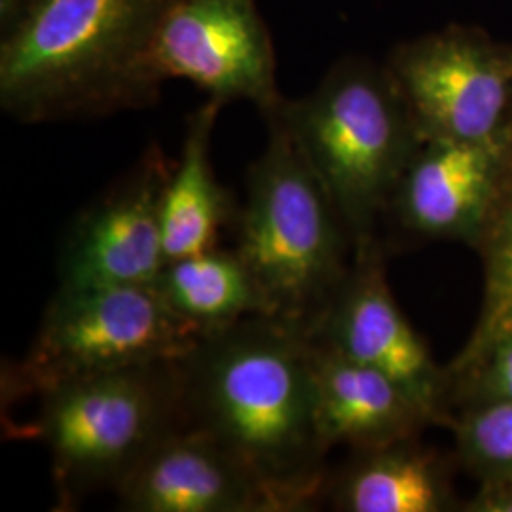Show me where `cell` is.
Segmentation results:
<instances>
[{"label":"cell","mask_w":512,"mask_h":512,"mask_svg":"<svg viewBox=\"0 0 512 512\" xmlns=\"http://www.w3.org/2000/svg\"><path fill=\"white\" fill-rule=\"evenodd\" d=\"M198 340L154 285L57 287L31 346L2 370V401L129 366L177 361Z\"/></svg>","instance_id":"obj_6"},{"label":"cell","mask_w":512,"mask_h":512,"mask_svg":"<svg viewBox=\"0 0 512 512\" xmlns=\"http://www.w3.org/2000/svg\"><path fill=\"white\" fill-rule=\"evenodd\" d=\"M323 503L342 512H440L452 507V492L439 459L412 437L353 450L329 473Z\"/></svg>","instance_id":"obj_15"},{"label":"cell","mask_w":512,"mask_h":512,"mask_svg":"<svg viewBox=\"0 0 512 512\" xmlns=\"http://www.w3.org/2000/svg\"><path fill=\"white\" fill-rule=\"evenodd\" d=\"M37 399L35 416L18 431L50 452L57 511L116 492L165 437L184 427L179 359L63 382Z\"/></svg>","instance_id":"obj_4"},{"label":"cell","mask_w":512,"mask_h":512,"mask_svg":"<svg viewBox=\"0 0 512 512\" xmlns=\"http://www.w3.org/2000/svg\"><path fill=\"white\" fill-rule=\"evenodd\" d=\"M467 511L512 512V473L484 476Z\"/></svg>","instance_id":"obj_20"},{"label":"cell","mask_w":512,"mask_h":512,"mask_svg":"<svg viewBox=\"0 0 512 512\" xmlns=\"http://www.w3.org/2000/svg\"><path fill=\"white\" fill-rule=\"evenodd\" d=\"M179 370L184 427L241 459L279 512L323 503L330 450L317 423L308 330L272 315L247 317L202 336Z\"/></svg>","instance_id":"obj_1"},{"label":"cell","mask_w":512,"mask_h":512,"mask_svg":"<svg viewBox=\"0 0 512 512\" xmlns=\"http://www.w3.org/2000/svg\"><path fill=\"white\" fill-rule=\"evenodd\" d=\"M220 103L207 99L186 120L183 148L171 167L162 196V232L167 260L219 245L222 228L236 224L239 207L219 183L211 141Z\"/></svg>","instance_id":"obj_14"},{"label":"cell","mask_w":512,"mask_h":512,"mask_svg":"<svg viewBox=\"0 0 512 512\" xmlns=\"http://www.w3.org/2000/svg\"><path fill=\"white\" fill-rule=\"evenodd\" d=\"M268 141L247 173L236 251L274 317L315 327L351 268L348 230L285 128L266 118Z\"/></svg>","instance_id":"obj_5"},{"label":"cell","mask_w":512,"mask_h":512,"mask_svg":"<svg viewBox=\"0 0 512 512\" xmlns=\"http://www.w3.org/2000/svg\"><path fill=\"white\" fill-rule=\"evenodd\" d=\"M171 167L150 145L128 173L76 219L59 255V287L154 285L167 262L162 196Z\"/></svg>","instance_id":"obj_9"},{"label":"cell","mask_w":512,"mask_h":512,"mask_svg":"<svg viewBox=\"0 0 512 512\" xmlns=\"http://www.w3.org/2000/svg\"><path fill=\"white\" fill-rule=\"evenodd\" d=\"M114 494L126 512H279L241 459L188 427L165 437Z\"/></svg>","instance_id":"obj_11"},{"label":"cell","mask_w":512,"mask_h":512,"mask_svg":"<svg viewBox=\"0 0 512 512\" xmlns=\"http://www.w3.org/2000/svg\"><path fill=\"white\" fill-rule=\"evenodd\" d=\"M31 0H0V21H2V29H6L19 14L25 10V6Z\"/></svg>","instance_id":"obj_21"},{"label":"cell","mask_w":512,"mask_h":512,"mask_svg":"<svg viewBox=\"0 0 512 512\" xmlns=\"http://www.w3.org/2000/svg\"><path fill=\"white\" fill-rule=\"evenodd\" d=\"M173 0H31L0 44V107L21 124L147 109L152 48Z\"/></svg>","instance_id":"obj_2"},{"label":"cell","mask_w":512,"mask_h":512,"mask_svg":"<svg viewBox=\"0 0 512 512\" xmlns=\"http://www.w3.org/2000/svg\"><path fill=\"white\" fill-rule=\"evenodd\" d=\"M315 406L327 448L365 450L418 437L433 423L404 387L311 338Z\"/></svg>","instance_id":"obj_13"},{"label":"cell","mask_w":512,"mask_h":512,"mask_svg":"<svg viewBox=\"0 0 512 512\" xmlns=\"http://www.w3.org/2000/svg\"><path fill=\"white\" fill-rule=\"evenodd\" d=\"M353 253L348 277L310 330L311 338L384 372L423 406L433 423L442 420L446 368L435 363L391 293L378 239Z\"/></svg>","instance_id":"obj_10"},{"label":"cell","mask_w":512,"mask_h":512,"mask_svg":"<svg viewBox=\"0 0 512 512\" xmlns=\"http://www.w3.org/2000/svg\"><path fill=\"white\" fill-rule=\"evenodd\" d=\"M471 245L482 258L484 296L469 342L446 368L448 385L467 376L499 340L512 334V114L494 194Z\"/></svg>","instance_id":"obj_17"},{"label":"cell","mask_w":512,"mask_h":512,"mask_svg":"<svg viewBox=\"0 0 512 512\" xmlns=\"http://www.w3.org/2000/svg\"><path fill=\"white\" fill-rule=\"evenodd\" d=\"M154 287L167 308L200 338L247 317H274L266 294L236 249L226 251L217 245L196 255L167 260Z\"/></svg>","instance_id":"obj_16"},{"label":"cell","mask_w":512,"mask_h":512,"mask_svg":"<svg viewBox=\"0 0 512 512\" xmlns=\"http://www.w3.org/2000/svg\"><path fill=\"white\" fill-rule=\"evenodd\" d=\"M275 118L327 190L353 251L376 239L420 131L385 63L361 55L336 61L310 93L287 99Z\"/></svg>","instance_id":"obj_3"},{"label":"cell","mask_w":512,"mask_h":512,"mask_svg":"<svg viewBox=\"0 0 512 512\" xmlns=\"http://www.w3.org/2000/svg\"><path fill=\"white\" fill-rule=\"evenodd\" d=\"M463 393L469 395V404L512 401V334L499 340L467 376L448 385L446 403L450 397L459 399Z\"/></svg>","instance_id":"obj_19"},{"label":"cell","mask_w":512,"mask_h":512,"mask_svg":"<svg viewBox=\"0 0 512 512\" xmlns=\"http://www.w3.org/2000/svg\"><path fill=\"white\" fill-rule=\"evenodd\" d=\"M503 152L505 129L482 141H423L387 213L414 236L471 243L492 200Z\"/></svg>","instance_id":"obj_12"},{"label":"cell","mask_w":512,"mask_h":512,"mask_svg":"<svg viewBox=\"0 0 512 512\" xmlns=\"http://www.w3.org/2000/svg\"><path fill=\"white\" fill-rule=\"evenodd\" d=\"M162 80H186L222 107L245 101L268 116L283 101L270 29L256 0H173L152 48Z\"/></svg>","instance_id":"obj_8"},{"label":"cell","mask_w":512,"mask_h":512,"mask_svg":"<svg viewBox=\"0 0 512 512\" xmlns=\"http://www.w3.org/2000/svg\"><path fill=\"white\" fill-rule=\"evenodd\" d=\"M459 452L478 475L512 473V401H482L454 423Z\"/></svg>","instance_id":"obj_18"},{"label":"cell","mask_w":512,"mask_h":512,"mask_svg":"<svg viewBox=\"0 0 512 512\" xmlns=\"http://www.w3.org/2000/svg\"><path fill=\"white\" fill-rule=\"evenodd\" d=\"M385 65L421 141H482L512 114V44L475 25L452 23L399 42Z\"/></svg>","instance_id":"obj_7"}]
</instances>
